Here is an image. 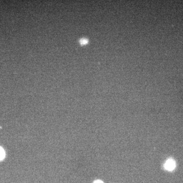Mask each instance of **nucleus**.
<instances>
[{
	"label": "nucleus",
	"instance_id": "obj_1",
	"mask_svg": "<svg viewBox=\"0 0 183 183\" xmlns=\"http://www.w3.org/2000/svg\"><path fill=\"white\" fill-rule=\"evenodd\" d=\"M175 162L174 160L172 159H169L167 160L164 164V168L168 171H173V170H174L175 168Z\"/></svg>",
	"mask_w": 183,
	"mask_h": 183
},
{
	"label": "nucleus",
	"instance_id": "obj_2",
	"mask_svg": "<svg viewBox=\"0 0 183 183\" xmlns=\"http://www.w3.org/2000/svg\"><path fill=\"white\" fill-rule=\"evenodd\" d=\"M5 156V153L4 150L2 147H0V161L4 159Z\"/></svg>",
	"mask_w": 183,
	"mask_h": 183
},
{
	"label": "nucleus",
	"instance_id": "obj_3",
	"mask_svg": "<svg viewBox=\"0 0 183 183\" xmlns=\"http://www.w3.org/2000/svg\"><path fill=\"white\" fill-rule=\"evenodd\" d=\"M94 183H104L102 181L100 180H97V181H95Z\"/></svg>",
	"mask_w": 183,
	"mask_h": 183
}]
</instances>
